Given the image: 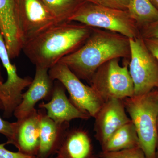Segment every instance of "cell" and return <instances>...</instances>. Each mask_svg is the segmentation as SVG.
<instances>
[{
  "mask_svg": "<svg viewBox=\"0 0 158 158\" xmlns=\"http://www.w3.org/2000/svg\"><path fill=\"white\" fill-rule=\"evenodd\" d=\"M92 31L80 23H60L26 41L22 51L36 66L49 69L81 47Z\"/></svg>",
  "mask_w": 158,
  "mask_h": 158,
  "instance_id": "6da1fadb",
  "label": "cell"
},
{
  "mask_svg": "<svg viewBox=\"0 0 158 158\" xmlns=\"http://www.w3.org/2000/svg\"><path fill=\"white\" fill-rule=\"evenodd\" d=\"M130 39L112 31L93 28L85 43L59 62L66 65L80 79L90 82L95 71L109 60L129 59Z\"/></svg>",
  "mask_w": 158,
  "mask_h": 158,
  "instance_id": "7a4b0ae2",
  "label": "cell"
},
{
  "mask_svg": "<svg viewBox=\"0 0 158 158\" xmlns=\"http://www.w3.org/2000/svg\"><path fill=\"white\" fill-rule=\"evenodd\" d=\"M157 89L123 100L126 110L135 128L140 148L147 158H156L158 147Z\"/></svg>",
  "mask_w": 158,
  "mask_h": 158,
  "instance_id": "3957f363",
  "label": "cell"
},
{
  "mask_svg": "<svg viewBox=\"0 0 158 158\" xmlns=\"http://www.w3.org/2000/svg\"><path fill=\"white\" fill-rule=\"evenodd\" d=\"M93 28L121 34L129 39L140 37V31L127 10L85 1L69 19Z\"/></svg>",
  "mask_w": 158,
  "mask_h": 158,
  "instance_id": "277c9868",
  "label": "cell"
},
{
  "mask_svg": "<svg viewBox=\"0 0 158 158\" xmlns=\"http://www.w3.org/2000/svg\"><path fill=\"white\" fill-rule=\"evenodd\" d=\"M120 59L109 60L101 65L89 82L90 86L104 102L112 99L123 100L134 95V84L130 76L129 62L119 64Z\"/></svg>",
  "mask_w": 158,
  "mask_h": 158,
  "instance_id": "5b68a950",
  "label": "cell"
},
{
  "mask_svg": "<svg viewBox=\"0 0 158 158\" xmlns=\"http://www.w3.org/2000/svg\"><path fill=\"white\" fill-rule=\"evenodd\" d=\"M129 71L133 84L134 96L158 89V63L141 37L130 39Z\"/></svg>",
  "mask_w": 158,
  "mask_h": 158,
  "instance_id": "8992f818",
  "label": "cell"
},
{
  "mask_svg": "<svg viewBox=\"0 0 158 158\" xmlns=\"http://www.w3.org/2000/svg\"><path fill=\"white\" fill-rule=\"evenodd\" d=\"M48 73L53 81L60 82L68 91L70 101L79 110L94 117L104 102L90 86L85 85L63 63H57L49 69Z\"/></svg>",
  "mask_w": 158,
  "mask_h": 158,
  "instance_id": "52a82bcc",
  "label": "cell"
},
{
  "mask_svg": "<svg viewBox=\"0 0 158 158\" xmlns=\"http://www.w3.org/2000/svg\"><path fill=\"white\" fill-rule=\"evenodd\" d=\"M0 59L7 73L6 82L0 84V100L3 106V116L9 118L22 100L23 91L31 85L33 79L22 78L17 73V68L12 64L5 40L0 32Z\"/></svg>",
  "mask_w": 158,
  "mask_h": 158,
  "instance_id": "ba28073f",
  "label": "cell"
},
{
  "mask_svg": "<svg viewBox=\"0 0 158 158\" xmlns=\"http://www.w3.org/2000/svg\"><path fill=\"white\" fill-rule=\"evenodd\" d=\"M18 6L25 43L51 27L61 23L41 0H18Z\"/></svg>",
  "mask_w": 158,
  "mask_h": 158,
  "instance_id": "9c48e42d",
  "label": "cell"
},
{
  "mask_svg": "<svg viewBox=\"0 0 158 158\" xmlns=\"http://www.w3.org/2000/svg\"><path fill=\"white\" fill-rule=\"evenodd\" d=\"M0 32L10 59L18 57L25 44L20 21L18 0H0Z\"/></svg>",
  "mask_w": 158,
  "mask_h": 158,
  "instance_id": "30bf717a",
  "label": "cell"
},
{
  "mask_svg": "<svg viewBox=\"0 0 158 158\" xmlns=\"http://www.w3.org/2000/svg\"><path fill=\"white\" fill-rule=\"evenodd\" d=\"M94 118L95 137L102 145L118 129L131 121L123 100L119 99L104 102Z\"/></svg>",
  "mask_w": 158,
  "mask_h": 158,
  "instance_id": "8fae6325",
  "label": "cell"
},
{
  "mask_svg": "<svg viewBox=\"0 0 158 158\" xmlns=\"http://www.w3.org/2000/svg\"><path fill=\"white\" fill-rule=\"evenodd\" d=\"M41 110L36 109L27 116L12 123L13 136L9 144L27 155L37 156L39 150Z\"/></svg>",
  "mask_w": 158,
  "mask_h": 158,
  "instance_id": "7c38bea8",
  "label": "cell"
},
{
  "mask_svg": "<svg viewBox=\"0 0 158 158\" xmlns=\"http://www.w3.org/2000/svg\"><path fill=\"white\" fill-rule=\"evenodd\" d=\"M48 69L36 66V73L28 89L23 94L22 100L15 110L13 115L17 119L27 116L35 110L40 100L50 101L53 91L54 81L48 73Z\"/></svg>",
  "mask_w": 158,
  "mask_h": 158,
  "instance_id": "4fadbf2b",
  "label": "cell"
},
{
  "mask_svg": "<svg viewBox=\"0 0 158 158\" xmlns=\"http://www.w3.org/2000/svg\"><path fill=\"white\" fill-rule=\"evenodd\" d=\"M39 108L44 109L47 116L58 123H69L76 118L87 120L90 117L72 103L66 96L65 87L57 81H55L54 83L53 91L50 100L47 103H40Z\"/></svg>",
  "mask_w": 158,
  "mask_h": 158,
  "instance_id": "5bb4252c",
  "label": "cell"
},
{
  "mask_svg": "<svg viewBox=\"0 0 158 158\" xmlns=\"http://www.w3.org/2000/svg\"><path fill=\"white\" fill-rule=\"evenodd\" d=\"M41 110L40 127L39 150L38 158H47L56 154L66 133L69 130V123H58L50 118L46 110Z\"/></svg>",
  "mask_w": 158,
  "mask_h": 158,
  "instance_id": "9a60e30c",
  "label": "cell"
},
{
  "mask_svg": "<svg viewBox=\"0 0 158 158\" xmlns=\"http://www.w3.org/2000/svg\"><path fill=\"white\" fill-rule=\"evenodd\" d=\"M56 155L58 158H92L88 133L81 129L69 130Z\"/></svg>",
  "mask_w": 158,
  "mask_h": 158,
  "instance_id": "2e32d148",
  "label": "cell"
},
{
  "mask_svg": "<svg viewBox=\"0 0 158 158\" xmlns=\"http://www.w3.org/2000/svg\"><path fill=\"white\" fill-rule=\"evenodd\" d=\"M102 146L104 152H113L140 147L138 134L132 121L118 129Z\"/></svg>",
  "mask_w": 158,
  "mask_h": 158,
  "instance_id": "e0dca14e",
  "label": "cell"
},
{
  "mask_svg": "<svg viewBox=\"0 0 158 158\" xmlns=\"http://www.w3.org/2000/svg\"><path fill=\"white\" fill-rule=\"evenodd\" d=\"M127 10L139 31L158 19V10L149 0H130Z\"/></svg>",
  "mask_w": 158,
  "mask_h": 158,
  "instance_id": "ac0fdd59",
  "label": "cell"
},
{
  "mask_svg": "<svg viewBox=\"0 0 158 158\" xmlns=\"http://www.w3.org/2000/svg\"><path fill=\"white\" fill-rule=\"evenodd\" d=\"M60 23L69 18L85 0H41Z\"/></svg>",
  "mask_w": 158,
  "mask_h": 158,
  "instance_id": "d6986e66",
  "label": "cell"
},
{
  "mask_svg": "<svg viewBox=\"0 0 158 158\" xmlns=\"http://www.w3.org/2000/svg\"><path fill=\"white\" fill-rule=\"evenodd\" d=\"M99 158H147L140 147L123 150L113 152H104Z\"/></svg>",
  "mask_w": 158,
  "mask_h": 158,
  "instance_id": "ffe728a7",
  "label": "cell"
},
{
  "mask_svg": "<svg viewBox=\"0 0 158 158\" xmlns=\"http://www.w3.org/2000/svg\"><path fill=\"white\" fill-rule=\"evenodd\" d=\"M0 110H3L2 102L0 100ZM0 134L7 138V144H9L13 136V124L12 123L4 120L0 116Z\"/></svg>",
  "mask_w": 158,
  "mask_h": 158,
  "instance_id": "44dd1931",
  "label": "cell"
},
{
  "mask_svg": "<svg viewBox=\"0 0 158 158\" xmlns=\"http://www.w3.org/2000/svg\"><path fill=\"white\" fill-rule=\"evenodd\" d=\"M140 35L143 38L158 39V19L140 30Z\"/></svg>",
  "mask_w": 158,
  "mask_h": 158,
  "instance_id": "7402d4cb",
  "label": "cell"
},
{
  "mask_svg": "<svg viewBox=\"0 0 158 158\" xmlns=\"http://www.w3.org/2000/svg\"><path fill=\"white\" fill-rule=\"evenodd\" d=\"M6 142L0 144V158H37L35 156L27 155L22 153L17 152H13L6 149L5 145Z\"/></svg>",
  "mask_w": 158,
  "mask_h": 158,
  "instance_id": "603a6c76",
  "label": "cell"
},
{
  "mask_svg": "<svg viewBox=\"0 0 158 158\" xmlns=\"http://www.w3.org/2000/svg\"><path fill=\"white\" fill-rule=\"evenodd\" d=\"M144 43L150 52L158 63V39L143 38Z\"/></svg>",
  "mask_w": 158,
  "mask_h": 158,
  "instance_id": "cb8c5ba5",
  "label": "cell"
},
{
  "mask_svg": "<svg viewBox=\"0 0 158 158\" xmlns=\"http://www.w3.org/2000/svg\"><path fill=\"white\" fill-rule=\"evenodd\" d=\"M85 1L95 3V4H99V5H102V6L111 7V8L126 10L121 6H118L116 3L114 2L112 0H85Z\"/></svg>",
  "mask_w": 158,
  "mask_h": 158,
  "instance_id": "d4e9b609",
  "label": "cell"
},
{
  "mask_svg": "<svg viewBox=\"0 0 158 158\" xmlns=\"http://www.w3.org/2000/svg\"><path fill=\"white\" fill-rule=\"evenodd\" d=\"M125 9H127L130 0H112Z\"/></svg>",
  "mask_w": 158,
  "mask_h": 158,
  "instance_id": "484cf974",
  "label": "cell"
},
{
  "mask_svg": "<svg viewBox=\"0 0 158 158\" xmlns=\"http://www.w3.org/2000/svg\"><path fill=\"white\" fill-rule=\"evenodd\" d=\"M150 2L158 10V0H149Z\"/></svg>",
  "mask_w": 158,
  "mask_h": 158,
  "instance_id": "4316f807",
  "label": "cell"
},
{
  "mask_svg": "<svg viewBox=\"0 0 158 158\" xmlns=\"http://www.w3.org/2000/svg\"><path fill=\"white\" fill-rule=\"evenodd\" d=\"M4 82V79L2 75V72H1V66L0 65V84H2Z\"/></svg>",
  "mask_w": 158,
  "mask_h": 158,
  "instance_id": "83f0119b",
  "label": "cell"
},
{
  "mask_svg": "<svg viewBox=\"0 0 158 158\" xmlns=\"http://www.w3.org/2000/svg\"><path fill=\"white\" fill-rule=\"evenodd\" d=\"M156 158H158V148L157 149L156 154Z\"/></svg>",
  "mask_w": 158,
  "mask_h": 158,
  "instance_id": "f1b7e54d",
  "label": "cell"
},
{
  "mask_svg": "<svg viewBox=\"0 0 158 158\" xmlns=\"http://www.w3.org/2000/svg\"><path fill=\"white\" fill-rule=\"evenodd\" d=\"M37 158H38L37 157ZM47 158H58L56 156H52L50 157Z\"/></svg>",
  "mask_w": 158,
  "mask_h": 158,
  "instance_id": "f546056e",
  "label": "cell"
},
{
  "mask_svg": "<svg viewBox=\"0 0 158 158\" xmlns=\"http://www.w3.org/2000/svg\"><path fill=\"white\" fill-rule=\"evenodd\" d=\"M157 92H158V89H157Z\"/></svg>",
  "mask_w": 158,
  "mask_h": 158,
  "instance_id": "4dcf8cb0",
  "label": "cell"
}]
</instances>
